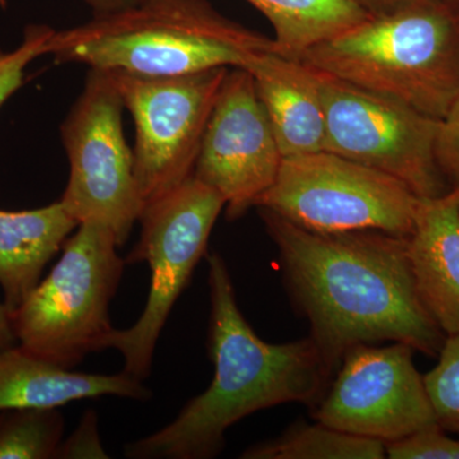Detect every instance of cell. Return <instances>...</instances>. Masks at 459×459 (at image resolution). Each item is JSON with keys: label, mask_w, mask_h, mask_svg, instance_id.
Masks as SVG:
<instances>
[{"label": "cell", "mask_w": 459, "mask_h": 459, "mask_svg": "<svg viewBox=\"0 0 459 459\" xmlns=\"http://www.w3.org/2000/svg\"><path fill=\"white\" fill-rule=\"evenodd\" d=\"M270 21L274 51L299 59L314 45L371 16L355 0H247Z\"/></svg>", "instance_id": "obj_17"}, {"label": "cell", "mask_w": 459, "mask_h": 459, "mask_svg": "<svg viewBox=\"0 0 459 459\" xmlns=\"http://www.w3.org/2000/svg\"><path fill=\"white\" fill-rule=\"evenodd\" d=\"M261 214L289 294L337 368L360 343L403 342L439 355L446 336L420 299L409 238L376 230L310 231L270 211Z\"/></svg>", "instance_id": "obj_1"}, {"label": "cell", "mask_w": 459, "mask_h": 459, "mask_svg": "<svg viewBox=\"0 0 459 459\" xmlns=\"http://www.w3.org/2000/svg\"><path fill=\"white\" fill-rule=\"evenodd\" d=\"M299 59L440 120L459 98V8L418 0L370 16Z\"/></svg>", "instance_id": "obj_4"}, {"label": "cell", "mask_w": 459, "mask_h": 459, "mask_svg": "<svg viewBox=\"0 0 459 459\" xmlns=\"http://www.w3.org/2000/svg\"><path fill=\"white\" fill-rule=\"evenodd\" d=\"M283 157L325 151V119L316 69L274 50L250 57L246 68Z\"/></svg>", "instance_id": "obj_13"}, {"label": "cell", "mask_w": 459, "mask_h": 459, "mask_svg": "<svg viewBox=\"0 0 459 459\" xmlns=\"http://www.w3.org/2000/svg\"><path fill=\"white\" fill-rule=\"evenodd\" d=\"M386 457L391 459H459V440L452 439L439 425L385 443Z\"/></svg>", "instance_id": "obj_22"}, {"label": "cell", "mask_w": 459, "mask_h": 459, "mask_svg": "<svg viewBox=\"0 0 459 459\" xmlns=\"http://www.w3.org/2000/svg\"><path fill=\"white\" fill-rule=\"evenodd\" d=\"M420 199L385 172L318 151L283 157L273 186L255 207L310 231L376 230L409 238Z\"/></svg>", "instance_id": "obj_7"}, {"label": "cell", "mask_w": 459, "mask_h": 459, "mask_svg": "<svg viewBox=\"0 0 459 459\" xmlns=\"http://www.w3.org/2000/svg\"><path fill=\"white\" fill-rule=\"evenodd\" d=\"M75 228L78 222L60 201L18 212L0 210V286L11 312L40 283Z\"/></svg>", "instance_id": "obj_16"}, {"label": "cell", "mask_w": 459, "mask_h": 459, "mask_svg": "<svg viewBox=\"0 0 459 459\" xmlns=\"http://www.w3.org/2000/svg\"><path fill=\"white\" fill-rule=\"evenodd\" d=\"M437 160L449 186L459 188V98L439 120Z\"/></svg>", "instance_id": "obj_23"}, {"label": "cell", "mask_w": 459, "mask_h": 459, "mask_svg": "<svg viewBox=\"0 0 459 459\" xmlns=\"http://www.w3.org/2000/svg\"><path fill=\"white\" fill-rule=\"evenodd\" d=\"M117 247L107 226L80 223L47 279L12 312L18 346L65 369L108 349V307L126 264Z\"/></svg>", "instance_id": "obj_5"}, {"label": "cell", "mask_w": 459, "mask_h": 459, "mask_svg": "<svg viewBox=\"0 0 459 459\" xmlns=\"http://www.w3.org/2000/svg\"><path fill=\"white\" fill-rule=\"evenodd\" d=\"M355 2L371 16H376V14L388 13L418 0H355Z\"/></svg>", "instance_id": "obj_26"}, {"label": "cell", "mask_w": 459, "mask_h": 459, "mask_svg": "<svg viewBox=\"0 0 459 459\" xmlns=\"http://www.w3.org/2000/svg\"><path fill=\"white\" fill-rule=\"evenodd\" d=\"M410 344L360 343L344 352L312 416L344 433L395 442L439 425Z\"/></svg>", "instance_id": "obj_11"}, {"label": "cell", "mask_w": 459, "mask_h": 459, "mask_svg": "<svg viewBox=\"0 0 459 459\" xmlns=\"http://www.w3.org/2000/svg\"><path fill=\"white\" fill-rule=\"evenodd\" d=\"M409 252L422 304L446 337H459V188L420 199Z\"/></svg>", "instance_id": "obj_14"}, {"label": "cell", "mask_w": 459, "mask_h": 459, "mask_svg": "<svg viewBox=\"0 0 459 459\" xmlns=\"http://www.w3.org/2000/svg\"><path fill=\"white\" fill-rule=\"evenodd\" d=\"M437 367L424 376L437 424L459 437V337L444 341Z\"/></svg>", "instance_id": "obj_20"}, {"label": "cell", "mask_w": 459, "mask_h": 459, "mask_svg": "<svg viewBox=\"0 0 459 459\" xmlns=\"http://www.w3.org/2000/svg\"><path fill=\"white\" fill-rule=\"evenodd\" d=\"M83 2L93 9V14H104L129 7L137 0H83Z\"/></svg>", "instance_id": "obj_27"}, {"label": "cell", "mask_w": 459, "mask_h": 459, "mask_svg": "<svg viewBox=\"0 0 459 459\" xmlns=\"http://www.w3.org/2000/svg\"><path fill=\"white\" fill-rule=\"evenodd\" d=\"M385 443L344 433L322 422L295 424L285 434L249 446L246 459H382Z\"/></svg>", "instance_id": "obj_18"}, {"label": "cell", "mask_w": 459, "mask_h": 459, "mask_svg": "<svg viewBox=\"0 0 459 459\" xmlns=\"http://www.w3.org/2000/svg\"><path fill=\"white\" fill-rule=\"evenodd\" d=\"M18 343L16 332H14L12 312L7 305L0 303V351L11 349Z\"/></svg>", "instance_id": "obj_25"}, {"label": "cell", "mask_w": 459, "mask_h": 459, "mask_svg": "<svg viewBox=\"0 0 459 459\" xmlns=\"http://www.w3.org/2000/svg\"><path fill=\"white\" fill-rule=\"evenodd\" d=\"M211 316L208 352L214 374L170 424L124 446L133 459H208L225 446L229 428L285 403L316 407L338 368L312 336L268 343L256 336L237 301L221 255L208 256Z\"/></svg>", "instance_id": "obj_2"}, {"label": "cell", "mask_w": 459, "mask_h": 459, "mask_svg": "<svg viewBox=\"0 0 459 459\" xmlns=\"http://www.w3.org/2000/svg\"><path fill=\"white\" fill-rule=\"evenodd\" d=\"M57 407L0 411V459H53L65 437Z\"/></svg>", "instance_id": "obj_19"}, {"label": "cell", "mask_w": 459, "mask_h": 459, "mask_svg": "<svg viewBox=\"0 0 459 459\" xmlns=\"http://www.w3.org/2000/svg\"><path fill=\"white\" fill-rule=\"evenodd\" d=\"M316 75L325 108V151L385 172L421 198L451 189L437 165L439 120L333 75Z\"/></svg>", "instance_id": "obj_9"}, {"label": "cell", "mask_w": 459, "mask_h": 459, "mask_svg": "<svg viewBox=\"0 0 459 459\" xmlns=\"http://www.w3.org/2000/svg\"><path fill=\"white\" fill-rule=\"evenodd\" d=\"M117 395L146 401L150 389L126 371L78 373L36 358L21 346L0 351V411L65 406L86 398Z\"/></svg>", "instance_id": "obj_15"}, {"label": "cell", "mask_w": 459, "mask_h": 459, "mask_svg": "<svg viewBox=\"0 0 459 459\" xmlns=\"http://www.w3.org/2000/svg\"><path fill=\"white\" fill-rule=\"evenodd\" d=\"M230 68L146 77L108 71L134 120V172L144 204L193 177L211 113Z\"/></svg>", "instance_id": "obj_10"}, {"label": "cell", "mask_w": 459, "mask_h": 459, "mask_svg": "<svg viewBox=\"0 0 459 459\" xmlns=\"http://www.w3.org/2000/svg\"><path fill=\"white\" fill-rule=\"evenodd\" d=\"M56 458H108L100 439L95 411L89 410L84 412L74 434L60 443Z\"/></svg>", "instance_id": "obj_24"}, {"label": "cell", "mask_w": 459, "mask_h": 459, "mask_svg": "<svg viewBox=\"0 0 459 459\" xmlns=\"http://www.w3.org/2000/svg\"><path fill=\"white\" fill-rule=\"evenodd\" d=\"M223 207L221 195L195 177L144 204L140 240L124 261L150 265L146 307L131 328L114 329L108 340V349L122 353L123 371L141 382L151 374L160 334L204 258Z\"/></svg>", "instance_id": "obj_6"}, {"label": "cell", "mask_w": 459, "mask_h": 459, "mask_svg": "<svg viewBox=\"0 0 459 459\" xmlns=\"http://www.w3.org/2000/svg\"><path fill=\"white\" fill-rule=\"evenodd\" d=\"M273 39L230 20L207 0H137L54 32L49 56L100 71L146 77L246 68Z\"/></svg>", "instance_id": "obj_3"}, {"label": "cell", "mask_w": 459, "mask_h": 459, "mask_svg": "<svg viewBox=\"0 0 459 459\" xmlns=\"http://www.w3.org/2000/svg\"><path fill=\"white\" fill-rule=\"evenodd\" d=\"M282 160L252 74L230 69L205 126L193 177L216 190L229 219L237 220L273 186Z\"/></svg>", "instance_id": "obj_12"}, {"label": "cell", "mask_w": 459, "mask_h": 459, "mask_svg": "<svg viewBox=\"0 0 459 459\" xmlns=\"http://www.w3.org/2000/svg\"><path fill=\"white\" fill-rule=\"evenodd\" d=\"M446 2L451 3V4L455 5V7L459 8V0H446Z\"/></svg>", "instance_id": "obj_28"}, {"label": "cell", "mask_w": 459, "mask_h": 459, "mask_svg": "<svg viewBox=\"0 0 459 459\" xmlns=\"http://www.w3.org/2000/svg\"><path fill=\"white\" fill-rule=\"evenodd\" d=\"M54 32L49 26H30L16 49H0V108L20 89L27 66L40 56H49Z\"/></svg>", "instance_id": "obj_21"}, {"label": "cell", "mask_w": 459, "mask_h": 459, "mask_svg": "<svg viewBox=\"0 0 459 459\" xmlns=\"http://www.w3.org/2000/svg\"><path fill=\"white\" fill-rule=\"evenodd\" d=\"M123 108L113 74L91 69L60 126L69 161L68 184L60 202L78 225L107 226L119 247L128 241L144 208L134 157L124 135Z\"/></svg>", "instance_id": "obj_8"}]
</instances>
